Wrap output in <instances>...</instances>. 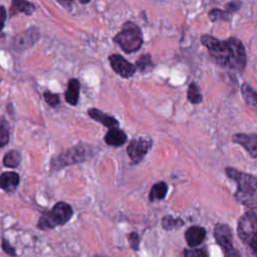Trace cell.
I'll return each instance as SVG.
<instances>
[{"mask_svg": "<svg viewBox=\"0 0 257 257\" xmlns=\"http://www.w3.org/2000/svg\"><path fill=\"white\" fill-rule=\"evenodd\" d=\"M188 99L190 102L197 104L202 101V94L196 83L192 82L188 88Z\"/></svg>", "mask_w": 257, "mask_h": 257, "instance_id": "cell-21", "label": "cell"}, {"mask_svg": "<svg viewBox=\"0 0 257 257\" xmlns=\"http://www.w3.org/2000/svg\"><path fill=\"white\" fill-rule=\"evenodd\" d=\"M19 184V176L15 172H4L0 175V187L6 192H12Z\"/></svg>", "mask_w": 257, "mask_h": 257, "instance_id": "cell-13", "label": "cell"}, {"mask_svg": "<svg viewBox=\"0 0 257 257\" xmlns=\"http://www.w3.org/2000/svg\"><path fill=\"white\" fill-rule=\"evenodd\" d=\"M233 141L242 146L251 157L257 158V135L254 134H236Z\"/></svg>", "mask_w": 257, "mask_h": 257, "instance_id": "cell-10", "label": "cell"}, {"mask_svg": "<svg viewBox=\"0 0 257 257\" xmlns=\"http://www.w3.org/2000/svg\"><path fill=\"white\" fill-rule=\"evenodd\" d=\"M214 237L216 242L225 251L227 249L233 248V237L231 229L228 225L218 223L214 229Z\"/></svg>", "mask_w": 257, "mask_h": 257, "instance_id": "cell-9", "label": "cell"}, {"mask_svg": "<svg viewBox=\"0 0 257 257\" xmlns=\"http://www.w3.org/2000/svg\"><path fill=\"white\" fill-rule=\"evenodd\" d=\"M79 88H80V82L77 78H71L68 81L67 89L65 91V99L71 105H75L78 101Z\"/></svg>", "mask_w": 257, "mask_h": 257, "instance_id": "cell-15", "label": "cell"}, {"mask_svg": "<svg viewBox=\"0 0 257 257\" xmlns=\"http://www.w3.org/2000/svg\"><path fill=\"white\" fill-rule=\"evenodd\" d=\"M225 172L230 179L237 183L236 200L248 208L257 209V179L233 168H226Z\"/></svg>", "mask_w": 257, "mask_h": 257, "instance_id": "cell-2", "label": "cell"}, {"mask_svg": "<svg viewBox=\"0 0 257 257\" xmlns=\"http://www.w3.org/2000/svg\"><path fill=\"white\" fill-rule=\"evenodd\" d=\"M168 192V185L165 182H159L157 184H155L151 191H150V201L154 202L156 200H163Z\"/></svg>", "mask_w": 257, "mask_h": 257, "instance_id": "cell-18", "label": "cell"}, {"mask_svg": "<svg viewBox=\"0 0 257 257\" xmlns=\"http://www.w3.org/2000/svg\"><path fill=\"white\" fill-rule=\"evenodd\" d=\"M111 68L121 77L128 78L136 72V66L119 54H112L108 58Z\"/></svg>", "mask_w": 257, "mask_h": 257, "instance_id": "cell-8", "label": "cell"}, {"mask_svg": "<svg viewBox=\"0 0 257 257\" xmlns=\"http://www.w3.org/2000/svg\"><path fill=\"white\" fill-rule=\"evenodd\" d=\"M104 142L108 146L120 147L126 142V135L119 128L114 127V128L109 130L106 133V135L104 137Z\"/></svg>", "mask_w": 257, "mask_h": 257, "instance_id": "cell-14", "label": "cell"}, {"mask_svg": "<svg viewBox=\"0 0 257 257\" xmlns=\"http://www.w3.org/2000/svg\"><path fill=\"white\" fill-rule=\"evenodd\" d=\"M128 242H130L131 247H132L134 250H138V249H139V245H140V237H139L138 233L132 232V233L128 235Z\"/></svg>", "mask_w": 257, "mask_h": 257, "instance_id": "cell-27", "label": "cell"}, {"mask_svg": "<svg viewBox=\"0 0 257 257\" xmlns=\"http://www.w3.org/2000/svg\"><path fill=\"white\" fill-rule=\"evenodd\" d=\"M6 19V11L3 6H0V32L4 27V22Z\"/></svg>", "mask_w": 257, "mask_h": 257, "instance_id": "cell-31", "label": "cell"}, {"mask_svg": "<svg viewBox=\"0 0 257 257\" xmlns=\"http://www.w3.org/2000/svg\"><path fill=\"white\" fill-rule=\"evenodd\" d=\"M241 3L240 2H236V1H233V2H230L227 4L226 6V12L227 13H232V12H235L239 9Z\"/></svg>", "mask_w": 257, "mask_h": 257, "instance_id": "cell-29", "label": "cell"}, {"mask_svg": "<svg viewBox=\"0 0 257 257\" xmlns=\"http://www.w3.org/2000/svg\"><path fill=\"white\" fill-rule=\"evenodd\" d=\"M241 92L247 104L257 110V92L248 83L242 84Z\"/></svg>", "mask_w": 257, "mask_h": 257, "instance_id": "cell-17", "label": "cell"}, {"mask_svg": "<svg viewBox=\"0 0 257 257\" xmlns=\"http://www.w3.org/2000/svg\"><path fill=\"white\" fill-rule=\"evenodd\" d=\"M21 162V155L18 151H9L3 158V165L8 168H16Z\"/></svg>", "mask_w": 257, "mask_h": 257, "instance_id": "cell-19", "label": "cell"}, {"mask_svg": "<svg viewBox=\"0 0 257 257\" xmlns=\"http://www.w3.org/2000/svg\"><path fill=\"white\" fill-rule=\"evenodd\" d=\"M184 257H208V252L205 248L186 249L184 250Z\"/></svg>", "mask_w": 257, "mask_h": 257, "instance_id": "cell-23", "label": "cell"}, {"mask_svg": "<svg viewBox=\"0 0 257 257\" xmlns=\"http://www.w3.org/2000/svg\"><path fill=\"white\" fill-rule=\"evenodd\" d=\"M152 142L150 140H146L143 138L133 140L126 148V153L133 163L137 164L143 160V158L147 155L149 149L151 148Z\"/></svg>", "mask_w": 257, "mask_h": 257, "instance_id": "cell-7", "label": "cell"}, {"mask_svg": "<svg viewBox=\"0 0 257 257\" xmlns=\"http://www.w3.org/2000/svg\"><path fill=\"white\" fill-rule=\"evenodd\" d=\"M43 97L45 101L50 105V106H56L59 103V97L57 94L52 93L50 91H45L43 93Z\"/></svg>", "mask_w": 257, "mask_h": 257, "instance_id": "cell-26", "label": "cell"}, {"mask_svg": "<svg viewBox=\"0 0 257 257\" xmlns=\"http://www.w3.org/2000/svg\"><path fill=\"white\" fill-rule=\"evenodd\" d=\"M184 225V221L180 218H174L172 216H165L162 220V226L166 230H172L175 228L182 227Z\"/></svg>", "mask_w": 257, "mask_h": 257, "instance_id": "cell-20", "label": "cell"}, {"mask_svg": "<svg viewBox=\"0 0 257 257\" xmlns=\"http://www.w3.org/2000/svg\"><path fill=\"white\" fill-rule=\"evenodd\" d=\"M201 42L207 47L211 57L223 66L243 70L246 65V52L243 44L236 38L221 41L212 35L205 34Z\"/></svg>", "mask_w": 257, "mask_h": 257, "instance_id": "cell-1", "label": "cell"}, {"mask_svg": "<svg viewBox=\"0 0 257 257\" xmlns=\"http://www.w3.org/2000/svg\"><path fill=\"white\" fill-rule=\"evenodd\" d=\"M2 249L4 250L5 253H7L8 255L10 256H15L16 255V252H15V249L9 244V242L5 239L2 240Z\"/></svg>", "mask_w": 257, "mask_h": 257, "instance_id": "cell-28", "label": "cell"}, {"mask_svg": "<svg viewBox=\"0 0 257 257\" xmlns=\"http://www.w3.org/2000/svg\"><path fill=\"white\" fill-rule=\"evenodd\" d=\"M206 236V230L200 226H192L187 229L185 233V239L190 247H196L200 245Z\"/></svg>", "mask_w": 257, "mask_h": 257, "instance_id": "cell-11", "label": "cell"}, {"mask_svg": "<svg viewBox=\"0 0 257 257\" xmlns=\"http://www.w3.org/2000/svg\"><path fill=\"white\" fill-rule=\"evenodd\" d=\"M224 257H242L240 253L233 247L224 251Z\"/></svg>", "mask_w": 257, "mask_h": 257, "instance_id": "cell-30", "label": "cell"}, {"mask_svg": "<svg viewBox=\"0 0 257 257\" xmlns=\"http://www.w3.org/2000/svg\"><path fill=\"white\" fill-rule=\"evenodd\" d=\"M152 67H153V61L151 59V55L149 54L142 55L139 58V60L136 62V68L140 69L141 71H147Z\"/></svg>", "mask_w": 257, "mask_h": 257, "instance_id": "cell-22", "label": "cell"}, {"mask_svg": "<svg viewBox=\"0 0 257 257\" xmlns=\"http://www.w3.org/2000/svg\"><path fill=\"white\" fill-rule=\"evenodd\" d=\"M114 41L126 53L139 50L143 44L141 29L132 22H126L122 29L115 35Z\"/></svg>", "mask_w": 257, "mask_h": 257, "instance_id": "cell-5", "label": "cell"}, {"mask_svg": "<svg viewBox=\"0 0 257 257\" xmlns=\"http://www.w3.org/2000/svg\"><path fill=\"white\" fill-rule=\"evenodd\" d=\"M88 115L91 118H93L94 120H96V121L100 122L101 124H103L104 126L108 127L109 130L114 128L118 125V121L114 117H112L108 114H105L104 112H102L101 110H99L97 108H89Z\"/></svg>", "mask_w": 257, "mask_h": 257, "instance_id": "cell-12", "label": "cell"}, {"mask_svg": "<svg viewBox=\"0 0 257 257\" xmlns=\"http://www.w3.org/2000/svg\"><path fill=\"white\" fill-rule=\"evenodd\" d=\"M86 150L83 147H73L72 149L60 154L53 160V168H62L75 163L83 162L86 159Z\"/></svg>", "mask_w": 257, "mask_h": 257, "instance_id": "cell-6", "label": "cell"}, {"mask_svg": "<svg viewBox=\"0 0 257 257\" xmlns=\"http://www.w3.org/2000/svg\"><path fill=\"white\" fill-rule=\"evenodd\" d=\"M9 142V130L7 123L2 121L0 124V148L7 145Z\"/></svg>", "mask_w": 257, "mask_h": 257, "instance_id": "cell-24", "label": "cell"}, {"mask_svg": "<svg viewBox=\"0 0 257 257\" xmlns=\"http://www.w3.org/2000/svg\"><path fill=\"white\" fill-rule=\"evenodd\" d=\"M72 214L73 210L70 205L64 202H58L50 211L42 214L38 221V228L41 230H47L59 225H64L70 220Z\"/></svg>", "mask_w": 257, "mask_h": 257, "instance_id": "cell-4", "label": "cell"}, {"mask_svg": "<svg viewBox=\"0 0 257 257\" xmlns=\"http://www.w3.org/2000/svg\"><path fill=\"white\" fill-rule=\"evenodd\" d=\"M95 257H104V256H95Z\"/></svg>", "mask_w": 257, "mask_h": 257, "instance_id": "cell-32", "label": "cell"}, {"mask_svg": "<svg viewBox=\"0 0 257 257\" xmlns=\"http://www.w3.org/2000/svg\"><path fill=\"white\" fill-rule=\"evenodd\" d=\"M237 234L257 257V215L254 212L248 211L241 216L237 226Z\"/></svg>", "mask_w": 257, "mask_h": 257, "instance_id": "cell-3", "label": "cell"}, {"mask_svg": "<svg viewBox=\"0 0 257 257\" xmlns=\"http://www.w3.org/2000/svg\"><path fill=\"white\" fill-rule=\"evenodd\" d=\"M35 7L32 3L27 2V1H22V0H15L11 4V9H10V14L16 15L19 12L20 13H25L26 15H30L34 11Z\"/></svg>", "mask_w": 257, "mask_h": 257, "instance_id": "cell-16", "label": "cell"}, {"mask_svg": "<svg viewBox=\"0 0 257 257\" xmlns=\"http://www.w3.org/2000/svg\"><path fill=\"white\" fill-rule=\"evenodd\" d=\"M228 16V13L225 11V10H221V9H212L210 12H209V18L212 20V21H218V20H225V19H228L227 18Z\"/></svg>", "mask_w": 257, "mask_h": 257, "instance_id": "cell-25", "label": "cell"}]
</instances>
